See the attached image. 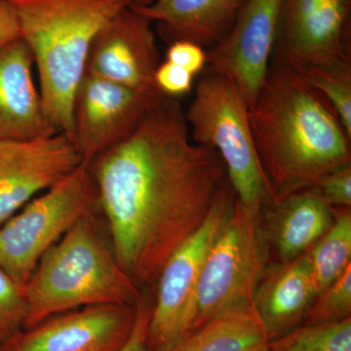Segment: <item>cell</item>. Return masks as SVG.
<instances>
[{
    "mask_svg": "<svg viewBox=\"0 0 351 351\" xmlns=\"http://www.w3.org/2000/svg\"><path fill=\"white\" fill-rule=\"evenodd\" d=\"M88 168L113 254L140 288L156 284L166 261L204 223L228 179L221 157L193 142L184 110L167 96Z\"/></svg>",
    "mask_w": 351,
    "mask_h": 351,
    "instance_id": "cell-1",
    "label": "cell"
},
{
    "mask_svg": "<svg viewBox=\"0 0 351 351\" xmlns=\"http://www.w3.org/2000/svg\"><path fill=\"white\" fill-rule=\"evenodd\" d=\"M249 117L276 199L313 188L351 163V137L338 115L297 69L277 57Z\"/></svg>",
    "mask_w": 351,
    "mask_h": 351,
    "instance_id": "cell-2",
    "label": "cell"
},
{
    "mask_svg": "<svg viewBox=\"0 0 351 351\" xmlns=\"http://www.w3.org/2000/svg\"><path fill=\"white\" fill-rule=\"evenodd\" d=\"M32 51L46 119L73 142V99L92 44L131 0H9Z\"/></svg>",
    "mask_w": 351,
    "mask_h": 351,
    "instance_id": "cell-3",
    "label": "cell"
},
{
    "mask_svg": "<svg viewBox=\"0 0 351 351\" xmlns=\"http://www.w3.org/2000/svg\"><path fill=\"white\" fill-rule=\"evenodd\" d=\"M24 329L57 314L101 304L136 306L141 288L120 267L93 219L86 215L39 261L25 286Z\"/></svg>",
    "mask_w": 351,
    "mask_h": 351,
    "instance_id": "cell-4",
    "label": "cell"
},
{
    "mask_svg": "<svg viewBox=\"0 0 351 351\" xmlns=\"http://www.w3.org/2000/svg\"><path fill=\"white\" fill-rule=\"evenodd\" d=\"M184 117L193 142L221 157L237 199L250 206L276 200L254 142L248 103L232 80L203 69Z\"/></svg>",
    "mask_w": 351,
    "mask_h": 351,
    "instance_id": "cell-5",
    "label": "cell"
},
{
    "mask_svg": "<svg viewBox=\"0 0 351 351\" xmlns=\"http://www.w3.org/2000/svg\"><path fill=\"white\" fill-rule=\"evenodd\" d=\"M262 207L244 204L237 197L205 258L188 332L223 314L253 306L271 255L263 232Z\"/></svg>",
    "mask_w": 351,
    "mask_h": 351,
    "instance_id": "cell-6",
    "label": "cell"
},
{
    "mask_svg": "<svg viewBox=\"0 0 351 351\" xmlns=\"http://www.w3.org/2000/svg\"><path fill=\"white\" fill-rule=\"evenodd\" d=\"M95 205L93 178L82 164L0 226V267L25 287L44 254Z\"/></svg>",
    "mask_w": 351,
    "mask_h": 351,
    "instance_id": "cell-7",
    "label": "cell"
},
{
    "mask_svg": "<svg viewBox=\"0 0 351 351\" xmlns=\"http://www.w3.org/2000/svg\"><path fill=\"white\" fill-rule=\"evenodd\" d=\"M235 200L234 189L226 179L206 221L164 263L147 328L149 351L165 350L188 332L205 258Z\"/></svg>",
    "mask_w": 351,
    "mask_h": 351,
    "instance_id": "cell-8",
    "label": "cell"
},
{
    "mask_svg": "<svg viewBox=\"0 0 351 351\" xmlns=\"http://www.w3.org/2000/svg\"><path fill=\"white\" fill-rule=\"evenodd\" d=\"M165 95L157 87L135 89L85 73L73 99V144L90 163L137 128Z\"/></svg>",
    "mask_w": 351,
    "mask_h": 351,
    "instance_id": "cell-9",
    "label": "cell"
},
{
    "mask_svg": "<svg viewBox=\"0 0 351 351\" xmlns=\"http://www.w3.org/2000/svg\"><path fill=\"white\" fill-rule=\"evenodd\" d=\"M283 0H247L232 29L206 51V68L232 80L255 103L276 51Z\"/></svg>",
    "mask_w": 351,
    "mask_h": 351,
    "instance_id": "cell-10",
    "label": "cell"
},
{
    "mask_svg": "<svg viewBox=\"0 0 351 351\" xmlns=\"http://www.w3.org/2000/svg\"><path fill=\"white\" fill-rule=\"evenodd\" d=\"M351 0H283L276 57L300 69L351 59Z\"/></svg>",
    "mask_w": 351,
    "mask_h": 351,
    "instance_id": "cell-11",
    "label": "cell"
},
{
    "mask_svg": "<svg viewBox=\"0 0 351 351\" xmlns=\"http://www.w3.org/2000/svg\"><path fill=\"white\" fill-rule=\"evenodd\" d=\"M82 164L64 133L0 142V226Z\"/></svg>",
    "mask_w": 351,
    "mask_h": 351,
    "instance_id": "cell-12",
    "label": "cell"
},
{
    "mask_svg": "<svg viewBox=\"0 0 351 351\" xmlns=\"http://www.w3.org/2000/svg\"><path fill=\"white\" fill-rule=\"evenodd\" d=\"M137 306L101 304L58 314L22 330L0 351H117L130 336Z\"/></svg>",
    "mask_w": 351,
    "mask_h": 351,
    "instance_id": "cell-13",
    "label": "cell"
},
{
    "mask_svg": "<svg viewBox=\"0 0 351 351\" xmlns=\"http://www.w3.org/2000/svg\"><path fill=\"white\" fill-rule=\"evenodd\" d=\"M152 24L132 5L120 11L95 38L86 73L135 89L156 87L160 55Z\"/></svg>",
    "mask_w": 351,
    "mask_h": 351,
    "instance_id": "cell-14",
    "label": "cell"
},
{
    "mask_svg": "<svg viewBox=\"0 0 351 351\" xmlns=\"http://www.w3.org/2000/svg\"><path fill=\"white\" fill-rule=\"evenodd\" d=\"M34 68L32 51L22 38L0 48V142L57 133L44 113Z\"/></svg>",
    "mask_w": 351,
    "mask_h": 351,
    "instance_id": "cell-15",
    "label": "cell"
},
{
    "mask_svg": "<svg viewBox=\"0 0 351 351\" xmlns=\"http://www.w3.org/2000/svg\"><path fill=\"white\" fill-rule=\"evenodd\" d=\"M316 295L307 252L293 260L269 263L253 299L269 341L304 324Z\"/></svg>",
    "mask_w": 351,
    "mask_h": 351,
    "instance_id": "cell-16",
    "label": "cell"
},
{
    "mask_svg": "<svg viewBox=\"0 0 351 351\" xmlns=\"http://www.w3.org/2000/svg\"><path fill=\"white\" fill-rule=\"evenodd\" d=\"M261 219L270 252L283 262L306 253L329 230L334 209L307 189L263 205Z\"/></svg>",
    "mask_w": 351,
    "mask_h": 351,
    "instance_id": "cell-17",
    "label": "cell"
},
{
    "mask_svg": "<svg viewBox=\"0 0 351 351\" xmlns=\"http://www.w3.org/2000/svg\"><path fill=\"white\" fill-rule=\"evenodd\" d=\"M247 0H154L132 5L152 23L168 43L191 41L213 47L232 29Z\"/></svg>",
    "mask_w": 351,
    "mask_h": 351,
    "instance_id": "cell-18",
    "label": "cell"
},
{
    "mask_svg": "<svg viewBox=\"0 0 351 351\" xmlns=\"http://www.w3.org/2000/svg\"><path fill=\"white\" fill-rule=\"evenodd\" d=\"M269 341L253 306L214 318L161 351H265Z\"/></svg>",
    "mask_w": 351,
    "mask_h": 351,
    "instance_id": "cell-19",
    "label": "cell"
},
{
    "mask_svg": "<svg viewBox=\"0 0 351 351\" xmlns=\"http://www.w3.org/2000/svg\"><path fill=\"white\" fill-rule=\"evenodd\" d=\"M332 209V226L307 251L317 294L351 265V209Z\"/></svg>",
    "mask_w": 351,
    "mask_h": 351,
    "instance_id": "cell-20",
    "label": "cell"
},
{
    "mask_svg": "<svg viewBox=\"0 0 351 351\" xmlns=\"http://www.w3.org/2000/svg\"><path fill=\"white\" fill-rule=\"evenodd\" d=\"M298 71L331 106L351 137V59L315 64Z\"/></svg>",
    "mask_w": 351,
    "mask_h": 351,
    "instance_id": "cell-21",
    "label": "cell"
},
{
    "mask_svg": "<svg viewBox=\"0 0 351 351\" xmlns=\"http://www.w3.org/2000/svg\"><path fill=\"white\" fill-rule=\"evenodd\" d=\"M265 351H351V317L302 324L269 341Z\"/></svg>",
    "mask_w": 351,
    "mask_h": 351,
    "instance_id": "cell-22",
    "label": "cell"
},
{
    "mask_svg": "<svg viewBox=\"0 0 351 351\" xmlns=\"http://www.w3.org/2000/svg\"><path fill=\"white\" fill-rule=\"evenodd\" d=\"M351 317V265L316 295L304 324L337 322Z\"/></svg>",
    "mask_w": 351,
    "mask_h": 351,
    "instance_id": "cell-23",
    "label": "cell"
},
{
    "mask_svg": "<svg viewBox=\"0 0 351 351\" xmlns=\"http://www.w3.org/2000/svg\"><path fill=\"white\" fill-rule=\"evenodd\" d=\"M25 317V287L0 267V345L24 329Z\"/></svg>",
    "mask_w": 351,
    "mask_h": 351,
    "instance_id": "cell-24",
    "label": "cell"
},
{
    "mask_svg": "<svg viewBox=\"0 0 351 351\" xmlns=\"http://www.w3.org/2000/svg\"><path fill=\"white\" fill-rule=\"evenodd\" d=\"M311 189L329 206L350 208L351 163L323 176Z\"/></svg>",
    "mask_w": 351,
    "mask_h": 351,
    "instance_id": "cell-25",
    "label": "cell"
},
{
    "mask_svg": "<svg viewBox=\"0 0 351 351\" xmlns=\"http://www.w3.org/2000/svg\"><path fill=\"white\" fill-rule=\"evenodd\" d=\"M195 76L182 66L165 61L159 64L154 73V84L161 93L175 98L191 91Z\"/></svg>",
    "mask_w": 351,
    "mask_h": 351,
    "instance_id": "cell-26",
    "label": "cell"
},
{
    "mask_svg": "<svg viewBox=\"0 0 351 351\" xmlns=\"http://www.w3.org/2000/svg\"><path fill=\"white\" fill-rule=\"evenodd\" d=\"M166 61L182 66L193 75L206 68L207 55L204 48L186 40H177L169 44Z\"/></svg>",
    "mask_w": 351,
    "mask_h": 351,
    "instance_id": "cell-27",
    "label": "cell"
},
{
    "mask_svg": "<svg viewBox=\"0 0 351 351\" xmlns=\"http://www.w3.org/2000/svg\"><path fill=\"white\" fill-rule=\"evenodd\" d=\"M152 304L143 295L137 304V314L130 336L117 351H149L147 348V328L151 318Z\"/></svg>",
    "mask_w": 351,
    "mask_h": 351,
    "instance_id": "cell-28",
    "label": "cell"
},
{
    "mask_svg": "<svg viewBox=\"0 0 351 351\" xmlns=\"http://www.w3.org/2000/svg\"><path fill=\"white\" fill-rule=\"evenodd\" d=\"M19 38V22L12 3L0 0V48Z\"/></svg>",
    "mask_w": 351,
    "mask_h": 351,
    "instance_id": "cell-29",
    "label": "cell"
},
{
    "mask_svg": "<svg viewBox=\"0 0 351 351\" xmlns=\"http://www.w3.org/2000/svg\"><path fill=\"white\" fill-rule=\"evenodd\" d=\"M133 5L145 6L151 4L154 0H131Z\"/></svg>",
    "mask_w": 351,
    "mask_h": 351,
    "instance_id": "cell-30",
    "label": "cell"
}]
</instances>
